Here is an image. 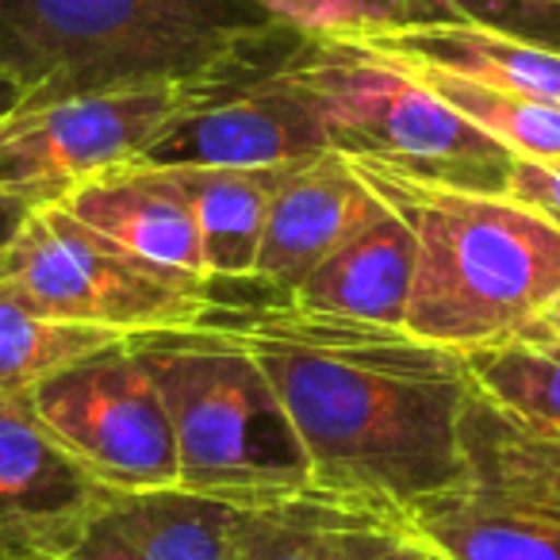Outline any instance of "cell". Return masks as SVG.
Wrapping results in <instances>:
<instances>
[{
	"instance_id": "cell-7",
	"label": "cell",
	"mask_w": 560,
	"mask_h": 560,
	"mask_svg": "<svg viewBox=\"0 0 560 560\" xmlns=\"http://www.w3.org/2000/svg\"><path fill=\"white\" fill-rule=\"evenodd\" d=\"M307 32L272 24L219 70L188 81L142 165H289L330 150L327 127L292 73Z\"/></svg>"
},
{
	"instance_id": "cell-27",
	"label": "cell",
	"mask_w": 560,
	"mask_h": 560,
	"mask_svg": "<svg viewBox=\"0 0 560 560\" xmlns=\"http://www.w3.org/2000/svg\"><path fill=\"white\" fill-rule=\"evenodd\" d=\"M526 338H545V342H560V292L549 300V304L537 312V319L522 330Z\"/></svg>"
},
{
	"instance_id": "cell-23",
	"label": "cell",
	"mask_w": 560,
	"mask_h": 560,
	"mask_svg": "<svg viewBox=\"0 0 560 560\" xmlns=\"http://www.w3.org/2000/svg\"><path fill=\"white\" fill-rule=\"evenodd\" d=\"M457 20L560 50V0H445Z\"/></svg>"
},
{
	"instance_id": "cell-16",
	"label": "cell",
	"mask_w": 560,
	"mask_h": 560,
	"mask_svg": "<svg viewBox=\"0 0 560 560\" xmlns=\"http://www.w3.org/2000/svg\"><path fill=\"white\" fill-rule=\"evenodd\" d=\"M358 43L396 58V62L434 66V70L457 73V78L480 81V85L560 104V50L514 39L495 27L450 20V24L396 27V32L369 35Z\"/></svg>"
},
{
	"instance_id": "cell-10",
	"label": "cell",
	"mask_w": 560,
	"mask_h": 560,
	"mask_svg": "<svg viewBox=\"0 0 560 560\" xmlns=\"http://www.w3.org/2000/svg\"><path fill=\"white\" fill-rule=\"evenodd\" d=\"M180 96L185 85H158L20 104L0 119V192L39 208L112 165L135 162L177 112Z\"/></svg>"
},
{
	"instance_id": "cell-24",
	"label": "cell",
	"mask_w": 560,
	"mask_h": 560,
	"mask_svg": "<svg viewBox=\"0 0 560 560\" xmlns=\"http://www.w3.org/2000/svg\"><path fill=\"white\" fill-rule=\"evenodd\" d=\"M506 196H514L518 203H526L537 215L560 226V158H545V162L518 158Z\"/></svg>"
},
{
	"instance_id": "cell-29",
	"label": "cell",
	"mask_w": 560,
	"mask_h": 560,
	"mask_svg": "<svg viewBox=\"0 0 560 560\" xmlns=\"http://www.w3.org/2000/svg\"><path fill=\"white\" fill-rule=\"evenodd\" d=\"M381 560H434V557H430V552L422 549V545H415L411 537H399V541L392 545V549L384 552Z\"/></svg>"
},
{
	"instance_id": "cell-22",
	"label": "cell",
	"mask_w": 560,
	"mask_h": 560,
	"mask_svg": "<svg viewBox=\"0 0 560 560\" xmlns=\"http://www.w3.org/2000/svg\"><path fill=\"white\" fill-rule=\"evenodd\" d=\"M272 20L319 39H369L419 24H450L445 0H257Z\"/></svg>"
},
{
	"instance_id": "cell-2",
	"label": "cell",
	"mask_w": 560,
	"mask_h": 560,
	"mask_svg": "<svg viewBox=\"0 0 560 560\" xmlns=\"http://www.w3.org/2000/svg\"><path fill=\"white\" fill-rule=\"evenodd\" d=\"M415 234L404 330L453 353L506 342L560 292V226L514 196L468 192L350 158Z\"/></svg>"
},
{
	"instance_id": "cell-14",
	"label": "cell",
	"mask_w": 560,
	"mask_h": 560,
	"mask_svg": "<svg viewBox=\"0 0 560 560\" xmlns=\"http://www.w3.org/2000/svg\"><path fill=\"white\" fill-rule=\"evenodd\" d=\"M55 203H62L81 223L96 226L112 242L162 265V269L211 280L192 203L170 165H112V170L81 180L73 192H66Z\"/></svg>"
},
{
	"instance_id": "cell-11",
	"label": "cell",
	"mask_w": 560,
	"mask_h": 560,
	"mask_svg": "<svg viewBox=\"0 0 560 560\" xmlns=\"http://www.w3.org/2000/svg\"><path fill=\"white\" fill-rule=\"evenodd\" d=\"M108 491L50 434L27 392L0 396V560L66 557Z\"/></svg>"
},
{
	"instance_id": "cell-28",
	"label": "cell",
	"mask_w": 560,
	"mask_h": 560,
	"mask_svg": "<svg viewBox=\"0 0 560 560\" xmlns=\"http://www.w3.org/2000/svg\"><path fill=\"white\" fill-rule=\"evenodd\" d=\"M20 104H24V89H20L16 81L9 78V70L0 66V119L12 116V112H16Z\"/></svg>"
},
{
	"instance_id": "cell-30",
	"label": "cell",
	"mask_w": 560,
	"mask_h": 560,
	"mask_svg": "<svg viewBox=\"0 0 560 560\" xmlns=\"http://www.w3.org/2000/svg\"><path fill=\"white\" fill-rule=\"evenodd\" d=\"M16 560H58V557H43V552H27V557H16Z\"/></svg>"
},
{
	"instance_id": "cell-13",
	"label": "cell",
	"mask_w": 560,
	"mask_h": 560,
	"mask_svg": "<svg viewBox=\"0 0 560 560\" xmlns=\"http://www.w3.org/2000/svg\"><path fill=\"white\" fill-rule=\"evenodd\" d=\"M254 506L180 488L108 491L70 560H238Z\"/></svg>"
},
{
	"instance_id": "cell-19",
	"label": "cell",
	"mask_w": 560,
	"mask_h": 560,
	"mask_svg": "<svg viewBox=\"0 0 560 560\" xmlns=\"http://www.w3.org/2000/svg\"><path fill=\"white\" fill-rule=\"evenodd\" d=\"M472 388L518 434L560 450V342L514 335L465 353Z\"/></svg>"
},
{
	"instance_id": "cell-3",
	"label": "cell",
	"mask_w": 560,
	"mask_h": 560,
	"mask_svg": "<svg viewBox=\"0 0 560 560\" xmlns=\"http://www.w3.org/2000/svg\"><path fill=\"white\" fill-rule=\"evenodd\" d=\"M272 24L257 0H0V66L24 104L188 85Z\"/></svg>"
},
{
	"instance_id": "cell-21",
	"label": "cell",
	"mask_w": 560,
	"mask_h": 560,
	"mask_svg": "<svg viewBox=\"0 0 560 560\" xmlns=\"http://www.w3.org/2000/svg\"><path fill=\"white\" fill-rule=\"evenodd\" d=\"M407 70L419 73L445 104H453L483 135L503 142L514 158H534V162L560 158V104L480 85V81L434 70V66H407Z\"/></svg>"
},
{
	"instance_id": "cell-15",
	"label": "cell",
	"mask_w": 560,
	"mask_h": 560,
	"mask_svg": "<svg viewBox=\"0 0 560 560\" xmlns=\"http://www.w3.org/2000/svg\"><path fill=\"white\" fill-rule=\"evenodd\" d=\"M415 257H419V246H415L411 226L388 203V211L376 223H369L327 261L315 265L312 277L289 300H296L307 312L404 327L415 284Z\"/></svg>"
},
{
	"instance_id": "cell-20",
	"label": "cell",
	"mask_w": 560,
	"mask_h": 560,
	"mask_svg": "<svg viewBox=\"0 0 560 560\" xmlns=\"http://www.w3.org/2000/svg\"><path fill=\"white\" fill-rule=\"evenodd\" d=\"M119 330L55 319L0 284V396L32 392L58 369L119 342Z\"/></svg>"
},
{
	"instance_id": "cell-17",
	"label": "cell",
	"mask_w": 560,
	"mask_h": 560,
	"mask_svg": "<svg viewBox=\"0 0 560 560\" xmlns=\"http://www.w3.org/2000/svg\"><path fill=\"white\" fill-rule=\"evenodd\" d=\"M289 165H170L192 203L211 280H249Z\"/></svg>"
},
{
	"instance_id": "cell-25",
	"label": "cell",
	"mask_w": 560,
	"mask_h": 560,
	"mask_svg": "<svg viewBox=\"0 0 560 560\" xmlns=\"http://www.w3.org/2000/svg\"><path fill=\"white\" fill-rule=\"evenodd\" d=\"M495 419H499V415H495ZM499 427H503L506 445H511V450L518 453V457L526 460V465L534 468L545 483H552V488L560 491V450H557V445L534 442V438L518 434V430H514L511 422H503V419H499Z\"/></svg>"
},
{
	"instance_id": "cell-6",
	"label": "cell",
	"mask_w": 560,
	"mask_h": 560,
	"mask_svg": "<svg viewBox=\"0 0 560 560\" xmlns=\"http://www.w3.org/2000/svg\"><path fill=\"white\" fill-rule=\"evenodd\" d=\"M0 284L55 319L119 335L188 327L215 304V280H196L131 254L62 203H39L0 254Z\"/></svg>"
},
{
	"instance_id": "cell-26",
	"label": "cell",
	"mask_w": 560,
	"mask_h": 560,
	"mask_svg": "<svg viewBox=\"0 0 560 560\" xmlns=\"http://www.w3.org/2000/svg\"><path fill=\"white\" fill-rule=\"evenodd\" d=\"M35 211L32 200H24V196H9L0 192V254L9 249V242L20 234V226L27 223V215Z\"/></svg>"
},
{
	"instance_id": "cell-18",
	"label": "cell",
	"mask_w": 560,
	"mask_h": 560,
	"mask_svg": "<svg viewBox=\"0 0 560 560\" xmlns=\"http://www.w3.org/2000/svg\"><path fill=\"white\" fill-rule=\"evenodd\" d=\"M399 529L365 506L330 495H300L254 506L238 560H381Z\"/></svg>"
},
{
	"instance_id": "cell-9",
	"label": "cell",
	"mask_w": 560,
	"mask_h": 560,
	"mask_svg": "<svg viewBox=\"0 0 560 560\" xmlns=\"http://www.w3.org/2000/svg\"><path fill=\"white\" fill-rule=\"evenodd\" d=\"M468 476L399 514V534L434 560H560V491L506 445L495 411L472 396Z\"/></svg>"
},
{
	"instance_id": "cell-4",
	"label": "cell",
	"mask_w": 560,
	"mask_h": 560,
	"mask_svg": "<svg viewBox=\"0 0 560 560\" xmlns=\"http://www.w3.org/2000/svg\"><path fill=\"white\" fill-rule=\"evenodd\" d=\"M127 346L165 399L180 488L242 506L323 495L289 411L246 346L203 323L139 330Z\"/></svg>"
},
{
	"instance_id": "cell-5",
	"label": "cell",
	"mask_w": 560,
	"mask_h": 560,
	"mask_svg": "<svg viewBox=\"0 0 560 560\" xmlns=\"http://www.w3.org/2000/svg\"><path fill=\"white\" fill-rule=\"evenodd\" d=\"M292 73L312 96L338 154L468 192L506 196L511 188L518 158L396 58L358 39L304 35Z\"/></svg>"
},
{
	"instance_id": "cell-8",
	"label": "cell",
	"mask_w": 560,
	"mask_h": 560,
	"mask_svg": "<svg viewBox=\"0 0 560 560\" xmlns=\"http://www.w3.org/2000/svg\"><path fill=\"white\" fill-rule=\"evenodd\" d=\"M27 399L50 434L108 488L142 491L180 480L165 399L127 338L58 369Z\"/></svg>"
},
{
	"instance_id": "cell-1",
	"label": "cell",
	"mask_w": 560,
	"mask_h": 560,
	"mask_svg": "<svg viewBox=\"0 0 560 560\" xmlns=\"http://www.w3.org/2000/svg\"><path fill=\"white\" fill-rule=\"evenodd\" d=\"M196 323L254 353L323 495L365 506L399 529L407 506L468 476L465 415L476 388L465 353L404 327L307 312L265 284L242 300L215 280V304Z\"/></svg>"
},
{
	"instance_id": "cell-31",
	"label": "cell",
	"mask_w": 560,
	"mask_h": 560,
	"mask_svg": "<svg viewBox=\"0 0 560 560\" xmlns=\"http://www.w3.org/2000/svg\"><path fill=\"white\" fill-rule=\"evenodd\" d=\"M58 560H70V557H58Z\"/></svg>"
},
{
	"instance_id": "cell-12",
	"label": "cell",
	"mask_w": 560,
	"mask_h": 560,
	"mask_svg": "<svg viewBox=\"0 0 560 560\" xmlns=\"http://www.w3.org/2000/svg\"><path fill=\"white\" fill-rule=\"evenodd\" d=\"M388 211V200L338 150L296 162L272 200L254 277L277 296L292 292L338 246Z\"/></svg>"
}]
</instances>
